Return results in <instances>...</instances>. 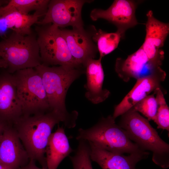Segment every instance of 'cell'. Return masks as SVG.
Here are the masks:
<instances>
[{"label": "cell", "instance_id": "obj_16", "mask_svg": "<svg viewBox=\"0 0 169 169\" xmlns=\"http://www.w3.org/2000/svg\"><path fill=\"white\" fill-rule=\"evenodd\" d=\"M88 142L91 161L96 162L102 169H138L136 167V164L149 154L146 151L125 156L108 151Z\"/></svg>", "mask_w": 169, "mask_h": 169}, {"label": "cell", "instance_id": "obj_8", "mask_svg": "<svg viewBox=\"0 0 169 169\" xmlns=\"http://www.w3.org/2000/svg\"><path fill=\"white\" fill-rule=\"evenodd\" d=\"M92 0H50L47 11L38 25L51 23L59 28L71 26L73 29L84 28L81 12L83 5Z\"/></svg>", "mask_w": 169, "mask_h": 169}, {"label": "cell", "instance_id": "obj_13", "mask_svg": "<svg viewBox=\"0 0 169 169\" xmlns=\"http://www.w3.org/2000/svg\"><path fill=\"white\" fill-rule=\"evenodd\" d=\"M166 73L163 69L148 76L137 79L131 90L114 108L112 115L115 119L125 113L157 88L165 79Z\"/></svg>", "mask_w": 169, "mask_h": 169}, {"label": "cell", "instance_id": "obj_4", "mask_svg": "<svg viewBox=\"0 0 169 169\" xmlns=\"http://www.w3.org/2000/svg\"><path fill=\"white\" fill-rule=\"evenodd\" d=\"M34 68L42 79L50 110L68 117H77L76 111L69 113L67 110L65 98L70 85L85 73V69L63 66L50 67L42 64Z\"/></svg>", "mask_w": 169, "mask_h": 169}, {"label": "cell", "instance_id": "obj_25", "mask_svg": "<svg viewBox=\"0 0 169 169\" xmlns=\"http://www.w3.org/2000/svg\"><path fill=\"white\" fill-rule=\"evenodd\" d=\"M35 161L30 160L29 163L26 165L18 169H47L42 167L40 168L37 167L35 165Z\"/></svg>", "mask_w": 169, "mask_h": 169}, {"label": "cell", "instance_id": "obj_28", "mask_svg": "<svg viewBox=\"0 0 169 169\" xmlns=\"http://www.w3.org/2000/svg\"><path fill=\"white\" fill-rule=\"evenodd\" d=\"M9 1L4 0H0V8L7 4Z\"/></svg>", "mask_w": 169, "mask_h": 169}, {"label": "cell", "instance_id": "obj_22", "mask_svg": "<svg viewBox=\"0 0 169 169\" xmlns=\"http://www.w3.org/2000/svg\"><path fill=\"white\" fill-rule=\"evenodd\" d=\"M158 104V108L154 122L156 123L157 128L169 131V108L166 102L164 95L160 88L154 91Z\"/></svg>", "mask_w": 169, "mask_h": 169}, {"label": "cell", "instance_id": "obj_10", "mask_svg": "<svg viewBox=\"0 0 169 169\" xmlns=\"http://www.w3.org/2000/svg\"><path fill=\"white\" fill-rule=\"evenodd\" d=\"M138 4V2L134 0H115L107 9H93L90 17L94 21L99 19L108 21L125 36L127 29L139 24L135 14Z\"/></svg>", "mask_w": 169, "mask_h": 169}, {"label": "cell", "instance_id": "obj_15", "mask_svg": "<svg viewBox=\"0 0 169 169\" xmlns=\"http://www.w3.org/2000/svg\"><path fill=\"white\" fill-rule=\"evenodd\" d=\"M29 159L16 131L12 125H8L0 140V163L18 169Z\"/></svg>", "mask_w": 169, "mask_h": 169}, {"label": "cell", "instance_id": "obj_14", "mask_svg": "<svg viewBox=\"0 0 169 169\" xmlns=\"http://www.w3.org/2000/svg\"><path fill=\"white\" fill-rule=\"evenodd\" d=\"M146 17V35L141 47L150 59L163 61L164 52L161 48L169 33V23L157 19L151 10L148 12Z\"/></svg>", "mask_w": 169, "mask_h": 169}, {"label": "cell", "instance_id": "obj_6", "mask_svg": "<svg viewBox=\"0 0 169 169\" xmlns=\"http://www.w3.org/2000/svg\"><path fill=\"white\" fill-rule=\"evenodd\" d=\"M13 74L23 115L50 111L42 79L34 68L18 70Z\"/></svg>", "mask_w": 169, "mask_h": 169}, {"label": "cell", "instance_id": "obj_18", "mask_svg": "<svg viewBox=\"0 0 169 169\" xmlns=\"http://www.w3.org/2000/svg\"><path fill=\"white\" fill-rule=\"evenodd\" d=\"M63 126L58 125L49 138L45 151L47 169H57L63 160L73 151Z\"/></svg>", "mask_w": 169, "mask_h": 169}, {"label": "cell", "instance_id": "obj_27", "mask_svg": "<svg viewBox=\"0 0 169 169\" xmlns=\"http://www.w3.org/2000/svg\"><path fill=\"white\" fill-rule=\"evenodd\" d=\"M7 65L6 61L2 58H0V69H7Z\"/></svg>", "mask_w": 169, "mask_h": 169}, {"label": "cell", "instance_id": "obj_17", "mask_svg": "<svg viewBox=\"0 0 169 169\" xmlns=\"http://www.w3.org/2000/svg\"><path fill=\"white\" fill-rule=\"evenodd\" d=\"M102 58L91 59L86 64L84 68L86 76L85 97L92 103L96 104L105 101L110 94V91L103 88L105 75L101 64Z\"/></svg>", "mask_w": 169, "mask_h": 169}, {"label": "cell", "instance_id": "obj_2", "mask_svg": "<svg viewBox=\"0 0 169 169\" xmlns=\"http://www.w3.org/2000/svg\"><path fill=\"white\" fill-rule=\"evenodd\" d=\"M119 125L142 150L152 152V160L163 168L169 166V145L159 136L149 121L133 107L121 115Z\"/></svg>", "mask_w": 169, "mask_h": 169}, {"label": "cell", "instance_id": "obj_1", "mask_svg": "<svg viewBox=\"0 0 169 169\" xmlns=\"http://www.w3.org/2000/svg\"><path fill=\"white\" fill-rule=\"evenodd\" d=\"M63 122L68 128L74 127L73 119L53 111L38 114L22 115L13 124L30 160L38 161L47 169L46 149L54 126Z\"/></svg>", "mask_w": 169, "mask_h": 169}, {"label": "cell", "instance_id": "obj_12", "mask_svg": "<svg viewBox=\"0 0 169 169\" xmlns=\"http://www.w3.org/2000/svg\"><path fill=\"white\" fill-rule=\"evenodd\" d=\"M22 115L13 74L3 72L0 74V120L12 125Z\"/></svg>", "mask_w": 169, "mask_h": 169}, {"label": "cell", "instance_id": "obj_20", "mask_svg": "<svg viewBox=\"0 0 169 169\" xmlns=\"http://www.w3.org/2000/svg\"><path fill=\"white\" fill-rule=\"evenodd\" d=\"M49 0H10L0 8V17L9 12L16 11L21 13L28 14L34 11L44 16L48 9Z\"/></svg>", "mask_w": 169, "mask_h": 169}, {"label": "cell", "instance_id": "obj_26", "mask_svg": "<svg viewBox=\"0 0 169 169\" xmlns=\"http://www.w3.org/2000/svg\"><path fill=\"white\" fill-rule=\"evenodd\" d=\"M9 125L0 120V140L7 127Z\"/></svg>", "mask_w": 169, "mask_h": 169}, {"label": "cell", "instance_id": "obj_3", "mask_svg": "<svg viewBox=\"0 0 169 169\" xmlns=\"http://www.w3.org/2000/svg\"><path fill=\"white\" fill-rule=\"evenodd\" d=\"M110 115L102 117L98 122L87 129H79L76 138L83 140L108 151L120 154L139 153L142 150L130 138L126 131L116 124Z\"/></svg>", "mask_w": 169, "mask_h": 169}, {"label": "cell", "instance_id": "obj_19", "mask_svg": "<svg viewBox=\"0 0 169 169\" xmlns=\"http://www.w3.org/2000/svg\"><path fill=\"white\" fill-rule=\"evenodd\" d=\"M43 16L35 12L33 14H25L13 11L2 16L5 26L13 32L23 35H28L33 33L31 26L37 24L39 18Z\"/></svg>", "mask_w": 169, "mask_h": 169}, {"label": "cell", "instance_id": "obj_11", "mask_svg": "<svg viewBox=\"0 0 169 169\" xmlns=\"http://www.w3.org/2000/svg\"><path fill=\"white\" fill-rule=\"evenodd\" d=\"M95 28L92 26L88 29L84 28L72 29L60 28L71 55L78 64L84 68L89 60L96 57L98 52L92 38Z\"/></svg>", "mask_w": 169, "mask_h": 169}, {"label": "cell", "instance_id": "obj_9", "mask_svg": "<svg viewBox=\"0 0 169 169\" xmlns=\"http://www.w3.org/2000/svg\"><path fill=\"white\" fill-rule=\"evenodd\" d=\"M162 62L149 58L141 47L125 59L117 58L115 69L118 76L128 82L131 78L137 80L160 71Z\"/></svg>", "mask_w": 169, "mask_h": 169}, {"label": "cell", "instance_id": "obj_21", "mask_svg": "<svg viewBox=\"0 0 169 169\" xmlns=\"http://www.w3.org/2000/svg\"><path fill=\"white\" fill-rule=\"evenodd\" d=\"M124 37L121 33L117 30L114 33H108L100 29H94L92 38L96 43L99 58H102L109 54L117 47L121 39Z\"/></svg>", "mask_w": 169, "mask_h": 169}, {"label": "cell", "instance_id": "obj_24", "mask_svg": "<svg viewBox=\"0 0 169 169\" xmlns=\"http://www.w3.org/2000/svg\"><path fill=\"white\" fill-rule=\"evenodd\" d=\"M155 93L149 95L136 104L132 107L146 116L149 120L154 121L158 108Z\"/></svg>", "mask_w": 169, "mask_h": 169}, {"label": "cell", "instance_id": "obj_29", "mask_svg": "<svg viewBox=\"0 0 169 169\" xmlns=\"http://www.w3.org/2000/svg\"><path fill=\"white\" fill-rule=\"evenodd\" d=\"M0 169H12L8 166L0 163Z\"/></svg>", "mask_w": 169, "mask_h": 169}, {"label": "cell", "instance_id": "obj_7", "mask_svg": "<svg viewBox=\"0 0 169 169\" xmlns=\"http://www.w3.org/2000/svg\"><path fill=\"white\" fill-rule=\"evenodd\" d=\"M35 31L42 64L83 67L71 55L60 28L49 23L36 26Z\"/></svg>", "mask_w": 169, "mask_h": 169}, {"label": "cell", "instance_id": "obj_5", "mask_svg": "<svg viewBox=\"0 0 169 169\" xmlns=\"http://www.w3.org/2000/svg\"><path fill=\"white\" fill-rule=\"evenodd\" d=\"M24 35L12 32L0 41L1 58L6 62L7 71L13 74L42 64L36 34Z\"/></svg>", "mask_w": 169, "mask_h": 169}, {"label": "cell", "instance_id": "obj_30", "mask_svg": "<svg viewBox=\"0 0 169 169\" xmlns=\"http://www.w3.org/2000/svg\"><path fill=\"white\" fill-rule=\"evenodd\" d=\"M0 58H1V53L0 52Z\"/></svg>", "mask_w": 169, "mask_h": 169}, {"label": "cell", "instance_id": "obj_23", "mask_svg": "<svg viewBox=\"0 0 169 169\" xmlns=\"http://www.w3.org/2000/svg\"><path fill=\"white\" fill-rule=\"evenodd\" d=\"M79 141L74 155L70 156L73 169H93L88 142L83 140Z\"/></svg>", "mask_w": 169, "mask_h": 169}]
</instances>
